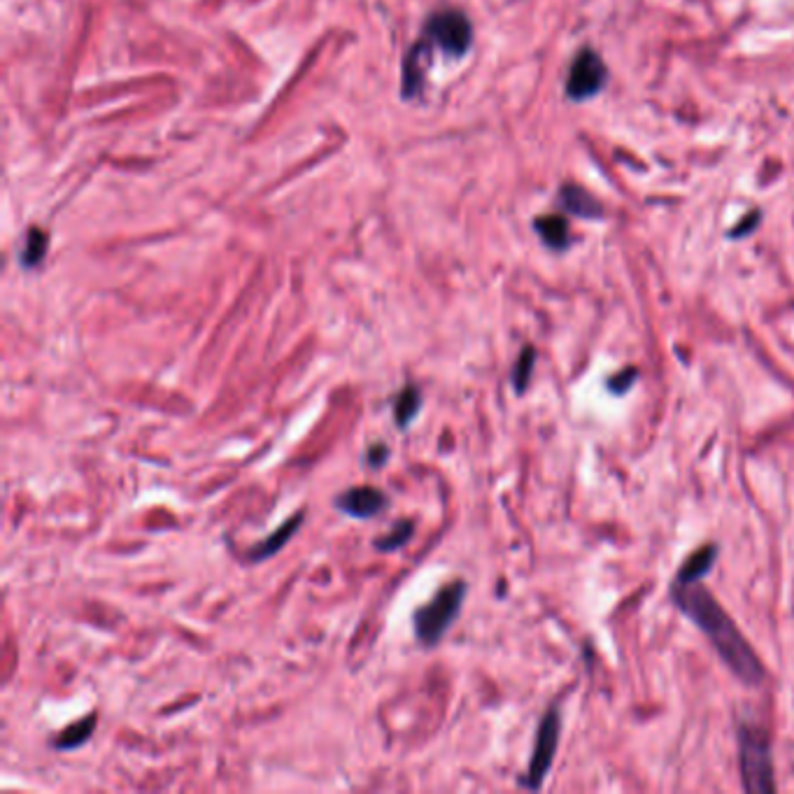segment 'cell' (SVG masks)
Segmentation results:
<instances>
[{
    "instance_id": "6da1fadb",
    "label": "cell",
    "mask_w": 794,
    "mask_h": 794,
    "mask_svg": "<svg viewBox=\"0 0 794 794\" xmlns=\"http://www.w3.org/2000/svg\"><path fill=\"white\" fill-rule=\"evenodd\" d=\"M673 601L680 611L706 634L725 664L746 685H760L764 678V666L755 655L746 638L736 629L732 618L725 613L718 601L697 583H673Z\"/></svg>"
},
{
    "instance_id": "7a4b0ae2",
    "label": "cell",
    "mask_w": 794,
    "mask_h": 794,
    "mask_svg": "<svg viewBox=\"0 0 794 794\" xmlns=\"http://www.w3.org/2000/svg\"><path fill=\"white\" fill-rule=\"evenodd\" d=\"M466 590H469V585L464 580H452L413 613V632L424 648H436L443 636L450 632V627L462 613Z\"/></svg>"
},
{
    "instance_id": "3957f363",
    "label": "cell",
    "mask_w": 794,
    "mask_h": 794,
    "mask_svg": "<svg viewBox=\"0 0 794 794\" xmlns=\"http://www.w3.org/2000/svg\"><path fill=\"white\" fill-rule=\"evenodd\" d=\"M741 774L743 785L753 794L776 792L774 762L769 741L760 729H741Z\"/></svg>"
},
{
    "instance_id": "277c9868",
    "label": "cell",
    "mask_w": 794,
    "mask_h": 794,
    "mask_svg": "<svg viewBox=\"0 0 794 794\" xmlns=\"http://www.w3.org/2000/svg\"><path fill=\"white\" fill-rule=\"evenodd\" d=\"M608 68L594 49L585 47L573 56L569 77H566V98L573 103L590 101L606 87Z\"/></svg>"
},
{
    "instance_id": "5b68a950",
    "label": "cell",
    "mask_w": 794,
    "mask_h": 794,
    "mask_svg": "<svg viewBox=\"0 0 794 794\" xmlns=\"http://www.w3.org/2000/svg\"><path fill=\"white\" fill-rule=\"evenodd\" d=\"M427 45L441 47L450 56H464L469 52L473 31L471 21L459 10H443L429 19L427 31H424Z\"/></svg>"
},
{
    "instance_id": "8992f818",
    "label": "cell",
    "mask_w": 794,
    "mask_h": 794,
    "mask_svg": "<svg viewBox=\"0 0 794 794\" xmlns=\"http://www.w3.org/2000/svg\"><path fill=\"white\" fill-rule=\"evenodd\" d=\"M557 743H559V713H557V708H550V711L545 713L541 727H538L536 746H534V753H531L529 769L520 781L524 788H529V790L541 788V783L545 781V774H548L552 767V760H555Z\"/></svg>"
},
{
    "instance_id": "52a82bcc",
    "label": "cell",
    "mask_w": 794,
    "mask_h": 794,
    "mask_svg": "<svg viewBox=\"0 0 794 794\" xmlns=\"http://www.w3.org/2000/svg\"><path fill=\"white\" fill-rule=\"evenodd\" d=\"M336 508L357 520H373L389 508V496L371 485L350 487L336 496Z\"/></svg>"
},
{
    "instance_id": "ba28073f",
    "label": "cell",
    "mask_w": 794,
    "mask_h": 794,
    "mask_svg": "<svg viewBox=\"0 0 794 794\" xmlns=\"http://www.w3.org/2000/svg\"><path fill=\"white\" fill-rule=\"evenodd\" d=\"M303 520H306V513H303V510H299V513H294L287 522H282L271 536L264 538V541L257 543V545H252V548L247 550V555H245L247 562H254V564L266 562V559H271V557L278 555V552L285 548L289 541H292L296 531L301 529Z\"/></svg>"
},
{
    "instance_id": "9c48e42d",
    "label": "cell",
    "mask_w": 794,
    "mask_h": 794,
    "mask_svg": "<svg viewBox=\"0 0 794 794\" xmlns=\"http://www.w3.org/2000/svg\"><path fill=\"white\" fill-rule=\"evenodd\" d=\"M559 205L573 217L583 219H601L604 217V205L594 198L590 191H585L578 184H564L559 191Z\"/></svg>"
},
{
    "instance_id": "30bf717a",
    "label": "cell",
    "mask_w": 794,
    "mask_h": 794,
    "mask_svg": "<svg viewBox=\"0 0 794 794\" xmlns=\"http://www.w3.org/2000/svg\"><path fill=\"white\" fill-rule=\"evenodd\" d=\"M534 226H536L538 236H541V240L550 247V250L562 252L569 247V240H571L569 222H566L562 215H543L536 219Z\"/></svg>"
},
{
    "instance_id": "8fae6325",
    "label": "cell",
    "mask_w": 794,
    "mask_h": 794,
    "mask_svg": "<svg viewBox=\"0 0 794 794\" xmlns=\"http://www.w3.org/2000/svg\"><path fill=\"white\" fill-rule=\"evenodd\" d=\"M424 403L422 389L417 385H406L396 394L394 399V422L399 429H408L415 422V417L420 415Z\"/></svg>"
},
{
    "instance_id": "7c38bea8",
    "label": "cell",
    "mask_w": 794,
    "mask_h": 794,
    "mask_svg": "<svg viewBox=\"0 0 794 794\" xmlns=\"http://www.w3.org/2000/svg\"><path fill=\"white\" fill-rule=\"evenodd\" d=\"M94 732H96V713H91L80 722H75V725H68L61 734H56L54 746L59 750H75L84 746Z\"/></svg>"
},
{
    "instance_id": "4fadbf2b",
    "label": "cell",
    "mask_w": 794,
    "mask_h": 794,
    "mask_svg": "<svg viewBox=\"0 0 794 794\" xmlns=\"http://www.w3.org/2000/svg\"><path fill=\"white\" fill-rule=\"evenodd\" d=\"M713 562H715L713 545H708L704 550H697L683 566H680L678 583H697L701 576H706V571L711 569Z\"/></svg>"
},
{
    "instance_id": "5bb4252c",
    "label": "cell",
    "mask_w": 794,
    "mask_h": 794,
    "mask_svg": "<svg viewBox=\"0 0 794 794\" xmlns=\"http://www.w3.org/2000/svg\"><path fill=\"white\" fill-rule=\"evenodd\" d=\"M413 531H415V522L413 520H399L392 529L387 531L385 536L375 538L373 548L378 550V552H396V550H401L403 545H406L410 538H413Z\"/></svg>"
},
{
    "instance_id": "9a60e30c",
    "label": "cell",
    "mask_w": 794,
    "mask_h": 794,
    "mask_svg": "<svg viewBox=\"0 0 794 794\" xmlns=\"http://www.w3.org/2000/svg\"><path fill=\"white\" fill-rule=\"evenodd\" d=\"M534 361H536V350L534 347H524L520 359H517L515 371H513V385L517 394L527 392V385L531 380V371H534Z\"/></svg>"
},
{
    "instance_id": "2e32d148",
    "label": "cell",
    "mask_w": 794,
    "mask_h": 794,
    "mask_svg": "<svg viewBox=\"0 0 794 794\" xmlns=\"http://www.w3.org/2000/svg\"><path fill=\"white\" fill-rule=\"evenodd\" d=\"M47 252V236L42 231H31L28 233V243H26V250L21 254V264L26 268H33L38 266L42 257H45Z\"/></svg>"
},
{
    "instance_id": "e0dca14e",
    "label": "cell",
    "mask_w": 794,
    "mask_h": 794,
    "mask_svg": "<svg viewBox=\"0 0 794 794\" xmlns=\"http://www.w3.org/2000/svg\"><path fill=\"white\" fill-rule=\"evenodd\" d=\"M389 459V448L385 443H375L373 448H368L366 452V464L371 466V469H382V466L387 464Z\"/></svg>"
},
{
    "instance_id": "ac0fdd59",
    "label": "cell",
    "mask_w": 794,
    "mask_h": 794,
    "mask_svg": "<svg viewBox=\"0 0 794 794\" xmlns=\"http://www.w3.org/2000/svg\"><path fill=\"white\" fill-rule=\"evenodd\" d=\"M757 222H760V210L748 212L746 219H743V222H739V226H736V229H732V233H729V238H743V236H748L750 231L757 229Z\"/></svg>"
}]
</instances>
